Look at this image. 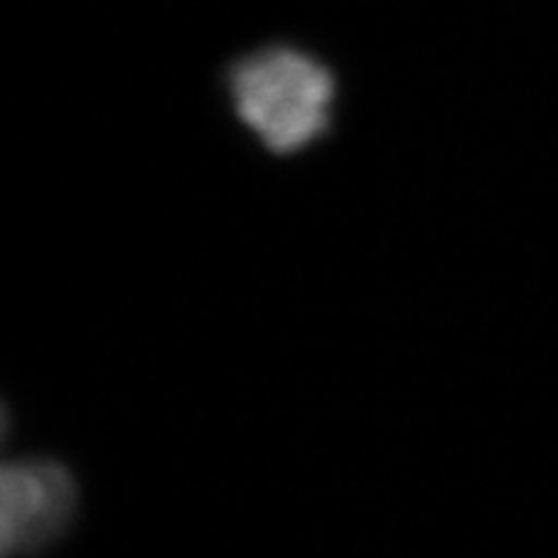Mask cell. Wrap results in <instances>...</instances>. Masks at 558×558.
I'll use <instances>...</instances> for the list:
<instances>
[{"label": "cell", "instance_id": "obj_1", "mask_svg": "<svg viewBox=\"0 0 558 558\" xmlns=\"http://www.w3.org/2000/svg\"><path fill=\"white\" fill-rule=\"evenodd\" d=\"M226 86L239 122L275 156H295L331 132L337 75L300 47L243 54L228 68Z\"/></svg>", "mask_w": 558, "mask_h": 558}, {"label": "cell", "instance_id": "obj_2", "mask_svg": "<svg viewBox=\"0 0 558 558\" xmlns=\"http://www.w3.org/2000/svg\"><path fill=\"white\" fill-rule=\"evenodd\" d=\"M75 476L54 458L9 460L0 473V546L5 556L39 554L58 543L78 514Z\"/></svg>", "mask_w": 558, "mask_h": 558}]
</instances>
